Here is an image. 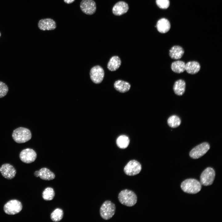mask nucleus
<instances>
[{"mask_svg": "<svg viewBox=\"0 0 222 222\" xmlns=\"http://www.w3.org/2000/svg\"><path fill=\"white\" fill-rule=\"evenodd\" d=\"M167 124L171 128H176L180 125L181 123L180 119L178 116L173 115L170 116L168 119Z\"/></svg>", "mask_w": 222, "mask_h": 222, "instance_id": "obj_26", "label": "nucleus"}, {"mask_svg": "<svg viewBox=\"0 0 222 222\" xmlns=\"http://www.w3.org/2000/svg\"><path fill=\"white\" fill-rule=\"evenodd\" d=\"M38 26L39 29L42 31L52 30L56 28V24L53 19L46 18L40 19L38 22Z\"/></svg>", "mask_w": 222, "mask_h": 222, "instance_id": "obj_13", "label": "nucleus"}, {"mask_svg": "<svg viewBox=\"0 0 222 222\" xmlns=\"http://www.w3.org/2000/svg\"><path fill=\"white\" fill-rule=\"evenodd\" d=\"M118 198L121 204L129 207L134 206L137 201V197L135 193L127 189L121 191L118 194Z\"/></svg>", "mask_w": 222, "mask_h": 222, "instance_id": "obj_1", "label": "nucleus"}, {"mask_svg": "<svg viewBox=\"0 0 222 222\" xmlns=\"http://www.w3.org/2000/svg\"><path fill=\"white\" fill-rule=\"evenodd\" d=\"M181 187L183 191L186 193L195 194L200 191L202 186L200 183L197 180L189 179L182 183Z\"/></svg>", "mask_w": 222, "mask_h": 222, "instance_id": "obj_2", "label": "nucleus"}, {"mask_svg": "<svg viewBox=\"0 0 222 222\" xmlns=\"http://www.w3.org/2000/svg\"><path fill=\"white\" fill-rule=\"evenodd\" d=\"M64 212L63 210L60 208L55 209L51 213L50 216L51 219L54 222H59L63 218Z\"/></svg>", "mask_w": 222, "mask_h": 222, "instance_id": "obj_24", "label": "nucleus"}, {"mask_svg": "<svg viewBox=\"0 0 222 222\" xmlns=\"http://www.w3.org/2000/svg\"><path fill=\"white\" fill-rule=\"evenodd\" d=\"M185 63L182 61L178 60L173 62L171 66L172 70L174 72L180 73L185 70Z\"/></svg>", "mask_w": 222, "mask_h": 222, "instance_id": "obj_22", "label": "nucleus"}, {"mask_svg": "<svg viewBox=\"0 0 222 222\" xmlns=\"http://www.w3.org/2000/svg\"><path fill=\"white\" fill-rule=\"evenodd\" d=\"M156 27L159 32L165 33L169 30L171 25L169 21L167 19L162 18L158 21Z\"/></svg>", "mask_w": 222, "mask_h": 222, "instance_id": "obj_16", "label": "nucleus"}, {"mask_svg": "<svg viewBox=\"0 0 222 222\" xmlns=\"http://www.w3.org/2000/svg\"><path fill=\"white\" fill-rule=\"evenodd\" d=\"M8 91L7 86L4 83L0 81V98L6 95Z\"/></svg>", "mask_w": 222, "mask_h": 222, "instance_id": "obj_28", "label": "nucleus"}, {"mask_svg": "<svg viewBox=\"0 0 222 222\" xmlns=\"http://www.w3.org/2000/svg\"><path fill=\"white\" fill-rule=\"evenodd\" d=\"M91 79L94 83L98 84L102 81L104 76V72L103 68L99 65L92 67L90 72Z\"/></svg>", "mask_w": 222, "mask_h": 222, "instance_id": "obj_9", "label": "nucleus"}, {"mask_svg": "<svg viewBox=\"0 0 222 222\" xmlns=\"http://www.w3.org/2000/svg\"><path fill=\"white\" fill-rule=\"evenodd\" d=\"M75 0H64V2L66 4H70L72 3Z\"/></svg>", "mask_w": 222, "mask_h": 222, "instance_id": "obj_29", "label": "nucleus"}, {"mask_svg": "<svg viewBox=\"0 0 222 222\" xmlns=\"http://www.w3.org/2000/svg\"><path fill=\"white\" fill-rule=\"evenodd\" d=\"M121 61L118 56H114L110 59L107 64V68L110 71H114L117 70L121 66Z\"/></svg>", "mask_w": 222, "mask_h": 222, "instance_id": "obj_21", "label": "nucleus"}, {"mask_svg": "<svg viewBox=\"0 0 222 222\" xmlns=\"http://www.w3.org/2000/svg\"><path fill=\"white\" fill-rule=\"evenodd\" d=\"M200 68V65L197 61H189L185 64V70L190 74H194L197 73L199 72Z\"/></svg>", "mask_w": 222, "mask_h": 222, "instance_id": "obj_18", "label": "nucleus"}, {"mask_svg": "<svg viewBox=\"0 0 222 222\" xmlns=\"http://www.w3.org/2000/svg\"><path fill=\"white\" fill-rule=\"evenodd\" d=\"M115 211V204L109 200H106L103 203L100 207V215L104 220H108L113 216Z\"/></svg>", "mask_w": 222, "mask_h": 222, "instance_id": "obj_4", "label": "nucleus"}, {"mask_svg": "<svg viewBox=\"0 0 222 222\" xmlns=\"http://www.w3.org/2000/svg\"><path fill=\"white\" fill-rule=\"evenodd\" d=\"M22 205L20 202L16 199L11 200L4 206V211L8 215H14L19 213L22 210Z\"/></svg>", "mask_w": 222, "mask_h": 222, "instance_id": "obj_5", "label": "nucleus"}, {"mask_svg": "<svg viewBox=\"0 0 222 222\" xmlns=\"http://www.w3.org/2000/svg\"><path fill=\"white\" fill-rule=\"evenodd\" d=\"M210 146L207 142H204L196 146L190 151V156L194 159L199 158L204 155L209 150Z\"/></svg>", "mask_w": 222, "mask_h": 222, "instance_id": "obj_6", "label": "nucleus"}, {"mask_svg": "<svg viewBox=\"0 0 222 222\" xmlns=\"http://www.w3.org/2000/svg\"><path fill=\"white\" fill-rule=\"evenodd\" d=\"M215 176L214 170L212 168L208 167L204 170L200 176V183L204 186L212 185L214 181Z\"/></svg>", "mask_w": 222, "mask_h": 222, "instance_id": "obj_8", "label": "nucleus"}, {"mask_svg": "<svg viewBox=\"0 0 222 222\" xmlns=\"http://www.w3.org/2000/svg\"><path fill=\"white\" fill-rule=\"evenodd\" d=\"M19 157L21 160L23 162L30 163L35 160L37 158V154L32 149L27 148L21 152Z\"/></svg>", "mask_w": 222, "mask_h": 222, "instance_id": "obj_11", "label": "nucleus"}, {"mask_svg": "<svg viewBox=\"0 0 222 222\" xmlns=\"http://www.w3.org/2000/svg\"><path fill=\"white\" fill-rule=\"evenodd\" d=\"M114 86L117 91L121 93L128 91L131 87L130 84L128 82L121 80L116 81L114 83Z\"/></svg>", "mask_w": 222, "mask_h": 222, "instance_id": "obj_19", "label": "nucleus"}, {"mask_svg": "<svg viewBox=\"0 0 222 222\" xmlns=\"http://www.w3.org/2000/svg\"><path fill=\"white\" fill-rule=\"evenodd\" d=\"M0 172L3 177L8 179L14 178L16 173L15 168L8 163L3 164L0 167Z\"/></svg>", "mask_w": 222, "mask_h": 222, "instance_id": "obj_12", "label": "nucleus"}, {"mask_svg": "<svg viewBox=\"0 0 222 222\" xmlns=\"http://www.w3.org/2000/svg\"><path fill=\"white\" fill-rule=\"evenodd\" d=\"M130 140L128 137L125 135L119 136L116 140V143L117 146L121 149L126 148L128 146Z\"/></svg>", "mask_w": 222, "mask_h": 222, "instance_id": "obj_23", "label": "nucleus"}, {"mask_svg": "<svg viewBox=\"0 0 222 222\" xmlns=\"http://www.w3.org/2000/svg\"><path fill=\"white\" fill-rule=\"evenodd\" d=\"M80 7L84 13L89 15L93 14L97 9L96 3L93 0H82Z\"/></svg>", "mask_w": 222, "mask_h": 222, "instance_id": "obj_10", "label": "nucleus"}, {"mask_svg": "<svg viewBox=\"0 0 222 222\" xmlns=\"http://www.w3.org/2000/svg\"><path fill=\"white\" fill-rule=\"evenodd\" d=\"M184 52V50L181 47L175 45L172 47L170 50L169 54L172 59L179 60L182 57Z\"/></svg>", "mask_w": 222, "mask_h": 222, "instance_id": "obj_15", "label": "nucleus"}, {"mask_svg": "<svg viewBox=\"0 0 222 222\" xmlns=\"http://www.w3.org/2000/svg\"><path fill=\"white\" fill-rule=\"evenodd\" d=\"M38 176L41 179L45 180H51L55 177V174L46 167H43L38 171Z\"/></svg>", "mask_w": 222, "mask_h": 222, "instance_id": "obj_17", "label": "nucleus"}, {"mask_svg": "<svg viewBox=\"0 0 222 222\" xmlns=\"http://www.w3.org/2000/svg\"><path fill=\"white\" fill-rule=\"evenodd\" d=\"M31 133L28 129L19 127L14 130L12 137L17 143H23L29 141L31 138Z\"/></svg>", "mask_w": 222, "mask_h": 222, "instance_id": "obj_3", "label": "nucleus"}, {"mask_svg": "<svg viewBox=\"0 0 222 222\" xmlns=\"http://www.w3.org/2000/svg\"><path fill=\"white\" fill-rule=\"evenodd\" d=\"M128 9L129 6L126 3L123 1H120L113 6L112 12L115 15L120 16L126 13Z\"/></svg>", "mask_w": 222, "mask_h": 222, "instance_id": "obj_14", "label": "nucleus"}, {"mask_svg": "<svg viewBox=\"0 0 222 222\" xmlns=\"http://www.w3.org/2000/svg\"><path fill=\"white\" fill-rule=\"evenodd\" d=\"M1 33H0V36H1Z\"/></svg>", "mask_w": 222, "mask_h": 222, "instance_id": "obj_30", "label": "nucleus"}, {"mask_svg": "<svg viewBox=\"0 0 222 222\" xmlns=\"http://www.w3.org/2000/svg\"><path fill=\"white\" fill-rule=\"evenodd\" d=\"M185 81L182 79H179L175 83L173 89L176 94L178 96H182L185 92Z\"/></svg>", "mask_w": 222, "mask_h": 222, "instance_id": "obj_20", "label": "nucleus"}, {"mask_svg": "<svg viewBox=\"0 0 222 222\" xmlns=\"http://www.w3.org/2000/svg\"><path fill=\"white\" fill-rule=\"evenodd\" d=\"M55 195V193L53 189L51 187H47L43 191L42 197L46 201L52 200Z\"/></svg>", "mask_w": 222, "mask_h": 222, "instance_id": "obj_25", "label": "nucleus"}, {"mask_svg": "<svg viewBox=\"0 0 222 222\" xmlns=\"http://www.w3.org/2000/svg\"><path fill=\"white\" fill-rule=\"evenodd\" d=\"M142 166L138 161L132 160L129 162L125 166L124 171L127 175L132 176L138 174L142 170Z\"/></svg>", "mask_w": 222, "mask_h": 222, "instance_id": "obj_7", "label": "nucleus"}, {"mask_svg": "<svg viewBox=\"0 0 222 222\" xmlns=\"http://www.w3.org/2000/svg\"><path fill=\"white\" fill-rule=\"evenodd\" d=\"M156 4L158 6L162 9H166L170 5L169 0H156Z\"/></svg>", "mask_w": 222, "mask_h": 222, "instance_id": "obj_27", "label": "nucleus"}]
</instances>
